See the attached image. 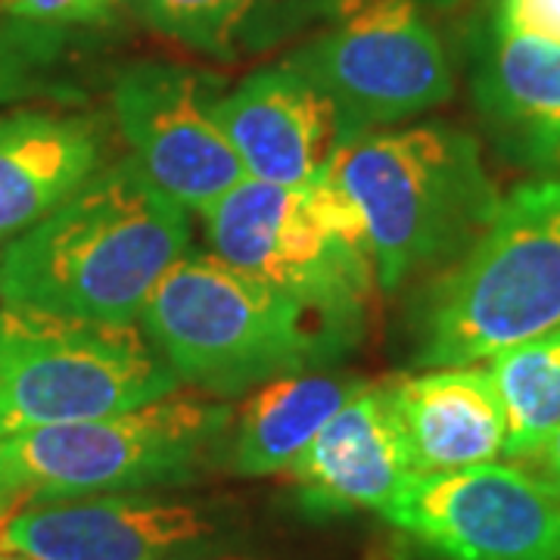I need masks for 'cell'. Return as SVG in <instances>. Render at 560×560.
Wrapping results in <instances>:
<instances>
[{
  "mask_svg": "<svg viewBox=\"0 0 560 560\" xmlns=\"http://www.w3.org/2000/svg\"><path fill=\"white\" fill-rule=\"evenodd\" d=\"M187 243V209L121 160L0 249V302L94 324H138Z\"/></svg>",
  "mask_w": 560,
  "mask_h": 560,
  "instance_id": "6da1fadb",
  "label": "cell"
},
{
  "mask_svg": "<svg viewBox=\"0 0 560 560\" xmlns=\"http://www.w3.org/2000/svg\"><path fill=\"white\" fill-rule=\"evenodd\" d=\"M327 178L355 206L383 290L458 261L501 202L480 143L442 121L346 140Z\"/></svg>",
  "mask_w": 560,
  "mask_h": 560,
  "instance_id": "7a4b0ae2",
  "label": "cell"
},
{
  "mask_svg": "<svg viewBox=\"0 0 560 560\" xmlns=\"http://www.w3.org/2000/svg\"><path fill=\"white\" fill-rule=\"evenodd\" d=\"M212 256L278 290L346 346L377 283L359 212L327 172L305 187L243 178L202 209Z\"/></svg>",
  "mask_w": 560,
  "mask_h": 560,
  "instance_id": "3957f363",
  "label": "cell"
},
{
  "mask_svg": "<svg viewBox=\"0 0 560 560\" xmlns=\"http://www.w3.org/2000/svg\"><path fill=\"white\" fill-rule=\"evenodd\" d=\"M138 320L172 374L212 396H237L340 349L300 302L219 256H184Z\"/></svg>",
  "mask_w": 560,
  "mask_h": 560,
  "instance_id": "277c9868",
  "label": "cell"
},
{
  "mask_svg": "<svg viewBox=\"0 0 560 560\" xmlns=\"http://www.w3.org/2000/svg\"><path fill=\"white\" fill-rule=\"evenodd\" d=\"M560 330V175L504 197L442 275L420 324V364L464 368Z\"/></svg>",
  "mask_w": 560,
  "mask_h": 560,
  "instance_id": "5b68a950",
  "label": "cell"
},
{
  "mask_svg": "<svg viewBox=\"0 0 560 560\" xmlns=\"http://www.w3.org/2000/svg\"><path fill=\"white\" fill-rule=\"evenodd\" d=\"M228 408L168 393L131 411L0 440V521L32 504L178 486L200 470Z\"/></svg>",
  "mask_w": 560,
  "mask_h": 560,
  "instance_id": "8992f818",
  "label": "cell"
},
{
  "mask_svg": "<svg viewBox=\"0 0 560 560\" xmlns=\"http://www.w3.org/2000/svg\"><path fill=\"white\" fill-rule=\"evenodd\" d=\"M178 377L138 324H94L0 302V440L131 411Z\"/></svg>",
  "mask_w": 560,
  "mask_h": 560,
  "instance_id": "52a82bcc",
  "label": "cell"
},
{
  "mask_svg": "<svg viewBox=\"0 0 560 560\" xmlns=\"http://www.w3.org/2000/svg\"><path fill=\"white\" fill-rule=\"evenodd\" d=\"M334 101L346 138L452 97V66L418 0H324V25L287 60Z\"/></svg>",
  "mask_w": 560,
  "mask_h": 560,
  "instance_id": "ba28073f",
  "label": "cell"
},
{
  "mask_svg": "<svg viewBox=\"0 0 560 560\" xmlns=\"http://www.w3.org/2000/svg\"><path fill=\"white\" fill-rule=\"evenodd\" d=\"M383 517L442 560H560V495L523 467L415 474Z\"/></svg>",
  "mask_w": 560,
  "mask_h": 560,
  "instance_id": "9c48e42d",
  "label": "cell"
},
{
  "mask_svg": "<svg viewBox=\"0 0 560 560\" xmlns=\"http://www.w3.org/2000/svg\"><path fill=\"white\" fill-rule=\"evenodd\" d=\"M215 84L168 62L131 66L113 91L131 162L184 209H209L246 172L215 116Z\"/></svg>",
  "mask_w": 560,
  "mask_h": 560,
  "instance_id": "30bf717a",
  "label": "cell"
},
{
  "mask_svg": "<svg viewBox=\"0 0 560 560\" xmlns=\"http://www.w3.org/2000/svg\"><path fill=\"white\" fill-rule=\"evenodd\" d=\"M212 533L197 504L113 492L22 508L0 521V548L28 560H172Z\"/></svg>",
  "mask_w": 560,
  "mask_h": 560,
  "instance_id": "8fae6325",
  "label": "cell"
},
{
  "mask_svg": "<svg viewBox=\"0 0 560 560\" xmlns=\"http://www.w3.org/2000/svg\"><path fill=\"white\" fill-rule=\"evenodd\" d=\"M215 116L246 178L280 187L318 180L349 140L334 101L290 62L243 79L219 97Z\"/></svg>",
  "mask_w": 560,
  "mask_h": 560,
  "instance_id": "7c38bea8",
  "label": "cell"
},
{
  "mask_svg": "<svg viewBox=\"0 0 560 560\" xmlns=\"http://www.w3.org/2000/svg\"><path fill=\"white\" fill-rule=\"evenodd\" d=\"M290 470L312 514H383L415 477L386 383L361 386L302 448Z\"/></svg>",
  "mask_w": 560,
  "mask_h": 560,
  "instance_id": "4fadbf2b",
  "label": "cell"
},
{
  "mask_svg": "<svg viewBox=\"0 0 560 560\" xmlns=\"http://www.w3.org/2000/svg\"><path fill=\"white\" fill-rule=\"evenodd\" d=\"M386 389L415 474H448L504 455V408L486 368H433Z\"/></svg>",
  "mask_w": 560,
  "mask_h": 560,
  "instance_id": "5bb4252c",
  "label": "cell"
},
{
  "mask_svg": "<svg viewBox=\"0 0 560 560\" xmlns=\"http://www.w3.org/2000/svg\"><path fill=\"white\" fill-rule=\"evenodd\" d=\"M474 97L508 160L545 175L560 172V47L489 25L477 44Z\"/></svg>",
  "mask_w": 560,
  "mask_h": 560,
  "instance_id": "9a60e30c",
  "label": "cell"
},
{
  "mask_svg": "<svg viewBox=\"0 0 560 560\" xmlns=\"http://www.w3.org/2000/svg\"><path fill=\"white\" fill-rule=\"evenodd\" d=\"M103 135L88 116L25 109L0 116V249L101 172Z\"/></svg>",
  "mask_w": 560,
  "mask_h": 560,
  "instance_id": "2e32d148",
  "label": "cell"
},
{
  "mask_svg": "<svg viewBox=\"0 0 560 560\" xmlns=\"http://www.w3.org/2000/svg\"><path fill=\"white\" fill-rule=\"evenodd\" d=\"M364 383L330 374H283L249 393L237 411L231 442V470L241 477H265L293 467L320 427L359 393Z\"/></svg>",
  "mask_w": 560,
  "mask_h": 560,
  "instance_id": "e0dca14e",
  "label": "cell"
},
{
  "mask_svg": "<svg viewBox=\"0 0 560 560\" xmlns=\"http://www.w3.org/2000/svg\"><path fill=\"white\" fill-rule=\"evenodd\" d=\"M504 408V455L533 460L560 430V330L489 359Z\"/></svg>",
  "mask_w": 560,
  "mask_h": 560,
  "instance_id": "ac0fdd59",
  "label": "cell"
},
{
  "mask_svg": "<svg viewBox=\"0 0 560 560\" xmlns=\"http://www.w3.org/2000/svg\"><path fill=\"white\" fill-rule=\"evenodd\" d=\"M256 0H138L156 32L202 54H228Z\"/></svg>",
  "mask_w": 560,
  "mask_h": 560,
  "instance_id": "d6986e66",
  "label": "cell"
},
{
  "mask_svg": "<svg viewBox=\"0 0 560 560\" xmlns=\"http://www.w3.org/2000/svg\"><path fill=\"white\" fill-rule=\"evenodd\" d=\"M492 28L560 47V0H495Z\"/></svg>",
  "mask_w": 560,
  "mask_h": 560,
  "instance_id": "ffe728a7",
  "label": "cell"
},
{
  "mask_svg": "<svg viewBox=\"0 0 560 560\" xmlns=\"http://www.w3.org/2000/svg\"><path fill=\"white\" fill-rule=\"evenodd\" d=\"M0 7L13 16L32 22H97L109 16L116 0H0Z\"/></svg>",
  "mask_w": 560,
  "mask_h": 560,
  "instance_id": "44dd1931",
  "label": "cell"
},
{
  "mask_svg": "<svg viewBox=\"0 0 560 560\" xmlns=\"http://www.w3.org/2000/svg\"><path fill=\"white\" fill-rule=\"evenodd\" d=\"M533 464H536V477H539L551 492H558L560 495V430L541 445V452L533 458Z\"/></svg>",
  "mask_w": 560,
  "mask_h": 560,
  "instance_id": "7402d4cb",
  "label": "cell"
},
{
  "mask_svg": "<svg viewBox=\"0 0 560 560\" xmlns=\"http://www.w3.org/2000/svg\"><path fill=\"white\" fill-rule=\"evenodd\" d=\"M172 560H253L246 558V555H231V551H209L206 545L202 548H194V551H184L178 558Z\"/></svg>",
  "mask_w": 560,
  "mask_h": 560,
  "instance_id": "603a6c76",
  "label": "cell"
},
{
  "mask_svg": "<svg viewBox=\"0 0 560 560\" xmlns=\"http://www.w3.org/2000/svg\"><path fill=\"white\" fill-rule=\"evenodd\" d=\"M0 560H28V558H22V555H16V551H7V548H0Z\"/></svg>",
  "mask_w": 560,
  "mask_h": 560,
  "instance_id": "cb8c5ba5",
  "label": "cell"
}]
</instances>
